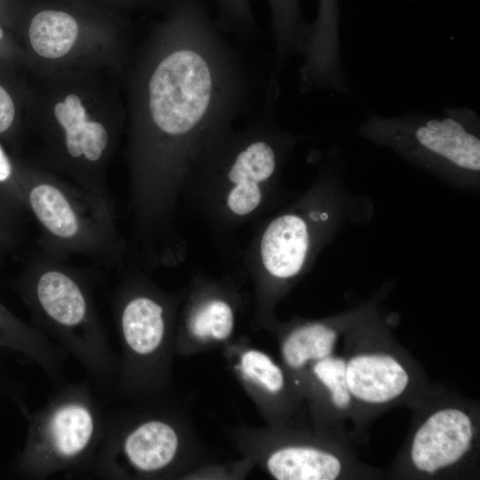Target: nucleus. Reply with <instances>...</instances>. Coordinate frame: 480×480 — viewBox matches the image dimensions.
Listing matches in <instances>:
<instances>
[{
    "mask_svg": "<svg viewBox=\"0 0 480 480\" xmlns=\"http://www.w3.org/2000/svg\"><path fill=\"white\" fill-rule=\"evenodd\" d=\"M44 255L31 268L26 292L36 328L71 355L104 394L115 390L118 360L101 321L90 281Z\"/></svg>",
    "mask_w": 480,
    "mask_h": 480,
    "instance_id": "obj_1",
    "label": "nucleus"
},
{
    "mask_svg": "<svg viewBox=\"0 0 480 480\" xmlns=\"http://www.w3.org/2000/svg\"><path fill=\"white\" fill-rule=\"evenodd\" d=\"M357 132L449 183L479 185L480 118L470 108L446 107L438 115L371 116Z\"/></svg>",
    "mask_w": 480,
    "mask_h": 480,
    "instance_id": "obj_2",
    "label": "nucleus"
},
{
    "mask_svg": "<svg viewBox=\"0 0 480 480\" xmlns=\"http://www.w3.org/2000/svg\"><path fill=\"white\" fill-rule=\"evenodd\" d=\"M24 197L40 228L44 255L60 260L84 255L112 267L121 239L109 197L43 172L31 174Z\"/></svg>",
    "mask_w": 480,
    "mask_h": 480,
    "instance_id": "obj_3",
    "label": "nucleus"
},
{
    "mask_svg": "<svg viewBox=\"0 0 480 480\" xmlns=\"http://www.w3.org/2000/svg\"><path fill=\"white\" fill-rule=\"evenodd\" d=\"M107 414L90 383H62L46 404L31 414L21 457L22 471L42 480L92 469Z\"/></svg>",
    "mask_w": 480,
    "mask_h": 480,
    "instance_id": "obj_4",
    "label": "nucleus"
},
{
    "mask_svg": "<svg viewBox=\"0 0 480 480\" xmlns=\"http://www.w3.org/2000/svg\"><path fill=\"white\" fill-rule=\"evenodd\" d=\"M176 428L159 417L130 421L107 414L104 436L92 470L103 479L154 476L168 469L177 458Z\"/></svg>",
    "mask_w": 480,
    "mask_h": 480,
    "instance_id": "obj_5",
    "label": "nucleus"
},
{
    "mask_svg": "<svg viewBox=\"0 0 480 480\" xmlns=\"http://www.w3.org/2000/svg\"><path fill=\"white\" fill-rule=\"evenodd\" d=\"M123 356L115 390L131 392L149 386L165 350L167 320L162 302L141 292H120L115 302Z\"/></svg>",
    "mask_w": 480,
    "mask_h": 480,
    "instance_id": "obj_6",
    "label": "nucleus"
},
{
    "mask_svg": "<svg viewBox=\"0 0 480 480\" xmlns=\"http://www.w3.org/2000/svg\"><path fill=\"white\" fill-rule=\"evenodd\" d=\"M476 437V419L469 408L441 404L428 411L413 428L405 458L418 475L440 476L469 459Z\"/></svg>",
    "mask_w": 480,
    "mask_h": 480,
    "instance_id": "obj_7",
    "label": "nucleus"
},
{
    "mask_svg": "<svg viewBox=\"0 0 480 480\" xmlns=\"http://www.w3.org/2000/svg\"><path fill=\"white\" fill-rule=\"evenodd\" d=\"M346 358L347 385L355 406L390 405L412 389L414 375L411 365L391 348H363Z\"/></svg>",
    "mask_w": 480,
    "mask_h": 480,
    "instance_id": "obj_8",
    "label": "nucleus"
},
{
    "mask_svg": "<svg viewBox=\"0 0 480 480\" xmlns=\"http://www.w3.org/2000/svg\"><path fill=\"white\" fill-rule=\"evenodd\" d=\"M338 0H318L317 12L309 24L300 56L299 90L302 94L317 90L348 93L340 51Z\"/></svg>",
    "mask_w": 480,
    "mask_h": 480,
    "instance_id": "obj_9",
    "label": "nucleus"
},
{
    "mask_svg": "<svg viewBox=\"0 0 480 480\" xmlns=\"http://www.w3.org/2000/svg\"><path fill=\"white\" fill-rule=\"evenodd\" d=\"M232 144L224 157L228 180L234 185L228 196V206L237 215L254 211L261 200L260 184L276 172L279 160V138L268 132H253Z\"/></svg>",
    "mask_w": 480,
    "mask_h": 480,
    "instance_id": "obj_10",
    "label": "nucleus"
},
{
    "mask_svg": "<svg viewBox=\"0 0 480 480\" xmlns=\"http://www.w3.org/2000/svg\"><path fill=\"white\" fill-rule=\"evenodd\" d=\"M311 244L309 226L295 213H286L273 220L267 227L260 243L261 259L270 275L290 279L303 268Z\"/></svg>",
    "mask_w": 480,
    "mask_h": 480,
    "instance_id": "obj_11",
    "label": "nucleus"
},
{
    "mask_svg": "<svg viewBox=\"0 0 480 480\" xmlns=\"http://www.w3.org/2000/svg\"><path fill=\"white\" fill-rule=\"evenodd\" d=\"M364 306L340 315L332 322H314L293 329L284 340L281 354L284 364L300 372L335 352L341 331L352 324L370 308Z\"/></svg>",
    "mask_w": 480,
    "mask_h": 480,
    "instance_id": "obj_12",
    "label": "nucleus"
},
{
    "mask_svg": "<svg viewBox=\"0 0 480 480\" xmlns=\"http://www.w3.org/2000/svg\"><path fill=\"white\" fill-rule=\"evenodd\" d=\"M348 468L340 452L311 445L284 446L267 460L269 474L277 480H336Z\"/></svg>",
    "mask_w": 480,
    "mask_h": 480,
    "instance_id": "obj_13",
    "label": "nucleus"
},
{
    "mask_svg": "<svg viewBox=\"0 0 480 480\" xmlns=\"http://www.w3.org/2000/svg\"><path fill=\"white\" fill-rule=\"evenodd\" d=\"M275 39V66L267 90L279 92V77L287 61L300 55L309 24L304 20L300 0H268Z\"/></svg>",
    "mask_w": 480,
    "mask_h": 480,
    "instance_id": "obj_14",
    "label": "nucleus"
},
{
    "mask_svg": "<svg viewBox=\"0 0 480 480\" xmlns=\"http://www.w3.org/2000/svg\"><path fill=\"white\" fill-rule=\"evenodd\" d=\"M78 36V24L68 13L45 10L31 20L28 37L33 50L45 59L65 56L74 46Z\"/></svg>",
    "mask_w": 480,
    "mask_h": 480,
    "instance_id": "obj_15",
    "label": "nucleus"
},
{
    "mask_svg": "<svg viewBox=\"0 0 480 480\" xmlns=\"http://www.w3.org/2000/svg\"><path fill=\"white\" fill-rule=\"evenodd\" d=\"M309 368L332 407L340 413L350 412L355 405L347 385L346 356L333 353L313 363Z\"/></svg>",
    "mask_w": 480,
    "mask_h": 480,
    "instance_id": "obj_16",
    "label": "nucleus"
},
{
    "mask_svg": "<svg viewBox=\"0 0 480 480\" xmlns=\"http://www.w3.org/2000/svg\"><path fill=\"white\" fill-rule=\"evenodd\" d=\"M234 328V316L229 305L222 300H212L205 302L192 315L189 329L191 333L201 340L228 339Z\"/></svg>",
    "mask_w": 480,
    "mask_h": 480,
    "instance_id": "obj_17",
    "label": "nucleus"
},
{
    "mask_svg": "<svg viewBox=\"0 0 480 480\" xmlns=\"http://www.w3.org/2000/svg\"><path fill=\"white\" fill-rule=\"evenodd\" d=\"M242 374L270 394L281 392L285 376L273 359L260 350L249 349L243 353L239 364Z\"/></svg>",
    "mask_w": 480,
    "mask_h": 480,
    "instance_id": "obj_18",
    "label": "nucleus"
},
{
    "mask_svg": "<svg viewBox=\"0 0 480 480\" xmlns=\"http://www.w3.org/2000/svg\"><path fill=\"white\" fill-rule=\"evenodd\" d=\"M215 22L222 32L246 38L257 31V23L249 0H213Z\"/></svg>",
    "mask_w": 480,
    "mask_h": 480,
    "instance_id": "obj_19",
    "label": "nucleus"
},
{
    "mask_svg": "<svg viewBox=\"0 0 480 480\" xmlns=\"http://www.w3.org/2000/svg\"><path fill=\"white\" fill-rule=\"evenodd\" d=\"M15 116V107L12 97L0 85V133L7 131Z\"/></svg>",
    "mask_w": 480,
    "mask_h": 480,
    "instance_id": "obj_20",
    "label": "nucleus"
},
{
    "mask_svg": "<svg viewBox=\"0 0 480 480\" xmlns=\"http://www.w3.org/2000/svg\"><path fill=\"white\" fill-rule=\"evenodd\" d=\"M11 163L0 146V183L7 181L12 176Z\"/></svg>",
    "mask_w": 480,
    "mask_h": 480,
    "instance_id": "obj_21",
    "label": "nucleus"
},
{
    "mask_svg": "<svg viewBox=\"0 0 480 480\" xmlns=\"http://www.w3.org/2000/svg\"><path fill=\"white\" fill-rule=\"evenodd\" d=\"M3 36H4V32L2 28H0V40L3 38Z\"/></svg>",
    "mask_w": 480,
    "mask_h": 480,
    "instance_id": "obj_22",
    "label": "nucleus"
}]
</instances>
